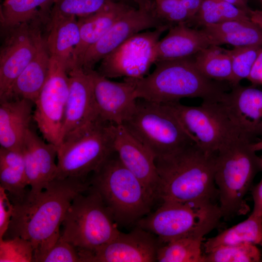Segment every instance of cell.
Segmentation results:
<instances>
[{
    "label": "cell",
    "instance_id": "cell-1",
    "mask_svg": "<svg viewBox=\"0 0 262 262\" xmlns=\"http://www.w3.org/2000/svg\"><path fill=\"white\" fill-rule=\"evenodd\" d=\"M89 186V181L79 179H54L39 194H28L22 202L14 205L6 233L9 238L20 237L30 242L33 256L43 252L59 239L60 227L68 208Z\"/></svg>",
    "mask_w": 262,
    "mask_h": 262
},
{
    "label": "cell",
    "instance_id": "cell-2",
    "mask_svg": "<svg viewBox=\"0 0 262 262\" xmlns=\"http://www.w3.org/2000/svg\"><path fill=\"white\" fill-rule=\"evenodd\" d=\"M216 156L193 143L155 158L159 176L156 198L162 202H214L218 197L214 181Z\"/></svg>",
    "mask_w": 262,
    "mask_h": 262
},
{
    "label": "cell",
    "instance_id": "cell-3",
    "mask_svg": "<svg viewBox=\"0 0 262 262\" xmlns=\"http://www.w3.org/2000/svg\"><path fill=\"white\" fill-rule=\"evenodd\" d=\"M154 71L142 78L131 79L137 98L160 104L183 98H200L218 102L228 91L224 82L210 79L196 66L191 57L159 61Z\"/></svg>",
    "mask_w": 262,
    "mask_h": 262
},
{
    "label": "cell",
    "instance_id": "cell-4",
    "mask_svg": "<svg viewBox=\"0 0 262 262\" xmlns=\"http://www.w3.org/2000/svg\"><path fill=\"white\" fill-rule=\"evenodd\" d=\"M262 170L260 157L252 148V142L243 137L218 151L214 181L222 217L229 219L248 212L249 209L245 198Z\"/></svg>",
    "mask_w": 262,
    "mask_h": 262
},
{
    "label": "cell",
    "instance_id": "cell-5",
    "mask_svg": "<svg viewBox=\"0 0 262 262\" xmlns=\"http://www.w3.org/2000/svg\"><path fill=\"white\" fill-rule=\"evenodd\" d=\"M89 185L100 195L115 222L135 223L150 212L155 198L120 161L115 151L92 174Z\"/></svg>",
    "mask_w": 262,
    "mask_h": 262
},
{
    "label": "cell",
    "instance_id": "cell-6",
    "mask_svg": "<svg viewBox=\"0 0 262 262\" xmlns=\"http://www.w3.org/2000/svg\"><path fill=\"white\" fill-rule=\"evenodd\" d=\"M114 124L98 118L66 137L57 147L55 179L87 180L115 151Z\"/></svg>",
    "mask_w": 262,
    "mask_h": 262
},
{
    "label": "cell",
    "instance_id": "cell-7",
    "mask_svg": "<svg viewBox=\"0 0 262 262\" xmlns=\"http://www.w3.org/2000/svg\"><path fill=\"white\" fill-rule=\"evenodd\" d=\"M60 237L80 252L93 251L119 233L117 223L98 193L90 185L77 195L67 209Z\"/></svg>",
    "mask_w": 262,
    "mask_h": 262
},
{
    "label": "cell",
    "instance_id": "cell-8",
    "mask_svg": "<svg viewBox=\"0 0 262 262\" xmlns=\"http://www.w3.org/2000/svg\"><path fill=\"white\" fill-rule=\"evenodd\" d=\"M222 215L215 202H162L154 212L141 218L137 227L155 235L161 244L186 236L203 238L218 225Z\"/></svg>",
    "mask_w": 262,
    "mask_h": 262
},
{
    "label": "cell",
    "instance_id": "cell-9",
    "mask_svg": "<svg viewBox=\"0 0 262 262\" xmlns=\"http://www.w3.org/2000/svg\"><path fill=\"white\" fill-rule=\"evenodd\" d=\"M155 158L195 143L164 105L138 98L131 115L122 124Z\"/></svg>",
    "mask_w": 262,
    "mask_h": 262
},
{
    "label": "cell",
    "instance_id": "cell-10",
    "mask_svg": "<svg viewBox=\"0 0 262 262\" xmlns=\"http://www.w3.org/2000/svg\"><path fill=\"white\" fill-rule=\"evenodd\" d=\"M164 104L192 140L208 154H214L242 137L219 102L202 101L198 106L180 101Z\"/></svg>",
    "mask_w": 262,
    "mask_h": 262
},
{
    "label": "cell",
    "instance_id": "cell-11",
    "mask_svg": "<svg viewBox=\"0 0 262 262\" xmlns=\"http://www.w3.org/2000/svg\"><path fill=\"white\" fill-rule=\"evenodd\" d=\"M50 57L49 75L34 103L33 119L46 141L57 147L69 93L68 65Z\"/></svg>",
    "mask_w": 262,
    "mask_h": 262
},
{
    "label": "cell",
    "instance_id": "cell-12",
    "mask_svg": "<svg viewBox=\"0 0 262 262\" xmlns=\"http://www.w3.org/2000/svg\"><path fill=\"white\" fill-rule=\"evenodd\" d=\"M170 27L165 25L133 35L101 61L97 71L107 78L139 79L145 77L155 63L160 37Z\"/></svg>",
    "mask_w": 262,
    "mask_h": 262
},
{
    "label": "cell",
    "instance_id": "cell-13",
    "mask_svg": "<svg viewBox=\"0 0 262 262\" xmlns=\"http://www.w3.org/2000/svg\"><path fill=\"white\" fill-rule=\"evenodd\" d=\"M37 22L23 23L5 31L0 52V98L32 61L40 32Z\"/></svg>",
    "mask_w": 262,
    "mask_h": 262
},
{
    "label": "cell",
    "instance_id": "cell-14",
    "mask_svg": "<svg viewBox=\"0 0 262 262\" xmlns=\"http://www.w3.org/2000/svg\"><path fill=\"white\" fill-rule=\"evenodd\" d=\"M161 245L153 234L137 227L93 251L79 253L82 262H153Z\"/></svg>",
    "mask_w": 262,
    "mask_h": 262
},
{
    "label": "cell",
    "instance_id": "cell-15",
    "mask_svg": "<svg viewBox=\"0 0 262 262\" xmlns=\"http://www.w3.org/2000/svg\"><path fill=\"white\" fill-rule=\"evenodd\" d=\"M84 70L92 80L99 117L113 124L122 125L133 113L138 99L132 80L124 78L122 82H113L94 69Z\"/></svg>",
    "mask_w": 262,
    "mask_h": 262
},
{
    "label": "cell",
    "instance_id": "cell-16",
    "mask_svg": "<svg viewBox=\"0 0 262 262\" xmlns=\"http://www.w3.org/2000/svg\"><path fill=\"white\" fill-rule=\"evenodd\" d=\"M68 73L69 93L60 143L70 133L89 126L100 118L97 109L92 80L88 73L78 66L70 67Z\"/></svg>",
    "mask_w": 262,
    "mask_h": 262
},
{
    "label": "cell",
    "instance_id": "cell-17",
    "mask_svg": "<svg viewBox=\"0 0 262 262\" xmlns=\"http://www.w3.org/2000/svg\"><path fill=\"white\" fill-rule=\"evenodd\" d=\"M167 25L151 12L132 8L84 53L80 66L84 69H93L95 65L129 38L142 31Z\"/></svg>",
    "mask_w": 262,
    "mask_h": 262
},
{
    "label": "cell",
    "instance_id": "cell-18",
    "mask_svg": "<svg viewBox=\"0 0 262 262\" xmlns=\"http://www.w3.org/2000/svg\"><path fill=\"white\" fill-rule=\"evenodd\" d=\"M219 102L242 137L254 143L262 136V89L253 84L232 86Z\"/></svg>",
    "mask_w": 262,
    "mask_h": 262
},
{
    "label": "cell",
    "instance_id": "cell-19",
    "mask_svg": "<svg viewBox=\"0 0 262 262\" xmlns=\"http://www.w3.org/2000/svg\"><path fill=\"white\" fill-rule=\"evenodd\" d=\"M21 150L27 181L31 187L28 195H37L55 178L57 147L45 142L30 128L26 134Z\"/></svg>",
    "mask_w": 262,
    "mask_h": 262
},
{
    "label": "cell",
    "instance_id": "cell-20",
    "mask_svg": "<svg viewBox=\"0 0 262 262\" xmlns=\"http://www.w3.org/2000/svg\"><path fill=\"white\" fill-rule=\"evenodd\" d=\"M115 152L123 165L137 177L156 198L159 176L155 156L123 125L114 127Z\"/></svg>",
    "mask_w": 262,
    "mask_h": 262
},
{
    "label": "cell",
    "instance_id": "cell-21",
    "mask_svg": "<svg viewBox=\"0 0 262 262\" xmlns=\"http://www.w3.org/2000/svg\"><path fill=\"white\" fill-rule=\"evenodd\" d=\"M168 30L157 44L155 63L191 57L211 45H215L203 29H193L185 23L172 26Z\"/></svg>",
    "mask_w": 262,
    "mask_h": 262
},
{
    "label": "cell",
    "instance_id": "cell-22",
    "mask_svg": "<svg viewBox=\"0 0 262 262\" xmlns=\"http://www.w3.org/2000/svg\"><path fill=\"white\" fill-rule=\"evenodd\" d=\"M33 105L32 101L25 98L0 99V147L21 150L33 119Z\"/></svg>",
    "mask_w": 262,
    "mask_h": 262
},
{
    "label": "cell",
    "instance_id": "cell-23",
    "mask_svg": "<svg viewBox=\"0 0 262 262\" xmlns=\"http://www.w3.org/2000/svg\"><path fill=\"white\" fill-rule=\"evenodd\" d=\"M50 57L46 38L40 31L34 56L16 79L6 96L0 99L25 98L34 104L47 80Z\"/></svg>",
    "mask_w": 262,
    "mask_h": 262
},
{
    "label": "cell",
    "instance_id": "cell-24",
    "mask_svg": "<svg viewBox=\"0 0 262 262\" xmlns=\"http://www.w3.org/2000/svg\"><path fill=\"white\" fill-rule=\"evenodd\" d=\"M132 8L122 1H115L94 14L79 17L80 39L75 49L71 66H80L86 50Z\"/></svg>",
    "mask_w": 262,
    "mask_h": 262
},
{
    "label": "cell",
    "instance_id": "cell-25",
    "mask_svg": "<svg viewBox=\"0 0 262 262\" xmlns=\"http://www.w3.org/2000/svg\"><path fill=\"white\" fill-rule=\"evenodd\" d=\"M46 45L51 56L65 61L68 70L80 39V26L76 16L50 17Z\"/></svg>",
    "mask_w": 262,
    "mask_h": 262
},
{
    "label": "cell",
    "instance_id": "cell-26",
    "mask_svg": "<svg viewBox=\"0 0 262 262\" xmlns=\"http://www.w3.org/2000/svg\"><path fill=\"white\" fill-rule=\"evenodd\" d=\"M21 150L0 147V186L14 205L22 202L30 190Z\"/></svg>",
    "mask_w": 262,
    "mask_h": 262
},
{
    "label": "cell",
    "instance_id": "cell-27",
    "mask_svg": "<svg viewBox=\"0 0 262 262\" xmlns=\"http://www.w3.org/2000/svg\"><path fill=\"white\" fill-rule=\"evenodd\" d=\"M202 29L215 45L227 44L234 47L262 46V28L250 19L206 25Z\"/></svg>",
    "mask_w": 262,
    "mask_h": 262
},
{
    "label": "cell",
    "instance_id": "cell-28",
    "mask_svg": "<svg viewBox=\"0 0 262 262\" xmlns=\"http://www.w3.org/2000/svg\"><path fill=\"white\" fill-rule=\"evenodd\" d=\"M56 0H4L0 20L5 31L19 25L48 21Z\"/></svg>",
    "mask_w": 262,
    "mask_h": 262
},
{
    "label": "cell",
    "instance_id": "cell-29",
    "mask_svg": "<svg viewBox=\"0 0 262 262\" xmlns=\"http://www.w3.org/2000/svg\"><path fill=\"white\" fill-rule=\"evenodd\" d=\"M251 243L262 246V214L253 211L245 220L209 238L204 244L205 253L220 246Z\"/></svg>",
    "mask_w": 262,
    "mask_h": 262
},
{
    "label": "cell",
    "instance_id": "cell-30",
    "mask_svg": "<svg viewBox=\"0 0 262 262\" xmlns=\"http://www.w3.org/2000/svg\"><path fill=\"white\" fill-rule=\"evenodd\" d=\"M194 56L196 66L204 76L213 80L226 82L230 84L232 69L228 49L219 46L211 45Z\"/></svg>",
    "mask_w": 262,
    "mask_h": 262
},
{
    "label": "cell",
    "instance_id": "cell-31",
    "mask_svg": "<svg viewBox=\"0 0 262 262\" xmlns=\"http://www.w3.org/2000/svg\"><path fill=\"white\" fill-rule=\"evenodd\" d=\"M203 238L186 236L161 245L157 251L159 262H204L201 251Z\"/></svg>",
    "mask_w": 262,
    "mask_h": 262
},
{
    "label": "cell",
    "instance_id": "cell-32",
    "mask_svg": "<svg viewBox=\"0 0 262 262\" xmlns=\"http://www.w3.org/2000/svg\"><path fill=\"white\" fill-rule=\"evenodd\" d=\"M248 14L224 0H203L201 7L190 22L205 26L234 20L250 19Z\"/></svg>",
    "mask_w": 262,
    "mask_h": 262
},
{
    "label": "cell",
    "instance_id": "cell-33",
    "mask_svg": "<svg viewBox=\"0 0 262 262\" xmlns=\"http://www.w3.org/2000/svg\"><path fill=\"white\" fill-rule=\"evenodd\" d=\"M204 262H259L262 254L251 243L220 246L203 254Z\"/></svg>",
    "mask_w": 262,
    "mask_h": 262
},
{
    "label": "cell",
    "instance_id": "cell-34",
    "mask_svg": "<svg viewBox=\"0 0 262 262\" xmlns=\"http://www.w3.org/2000/svg\"><path fill=\"white\" fill-rule=\"evenodd\" d=\"M262 50V46L258 45L237 47L228 50L232 69L231 86L238 85L243 79L248 78Z\"/></svg>",
    "mask_w": 262,
    "mask_h": 262
},
{
    "label": "cell",
    "instance_id": "cell-35",
    "mask_svg": "<svg viewBox=\"0 0 262 262\" xmlns=\"http://www.w3.org/2000/svg\"><path fill=\"white\" fill-rule=\"evenodd\" d=\"M117 0H56L50 17H84L100 10Z\"/></svg>",
    "mask_w": 262,
    "mask_h": 262
},
{
    "label": "cell",
    "instance_id": "cell-36",
    "mask_svg": "<svg viewBox=\"0 0 262 262\" xmlns=\"http://www.w3.org/2000/svg\"><path fill=\"white\" fill-rule=\"evenodd\" d=\"M33 253L31 243L23 238L0 239V262H33Z\"/></svg>",
    "mask_w": 262,
    "mask_h": 262
},
{
    "label": "cell",
    "instance_id": "cell-37",
    "mask_svg": "<svg viewBox=\"0 0 262 262\" xmlns=\"http://www.w3.org/2000/svg\"><path fill=\"white\" fill-rule=\"evenodd\" d=\"M33 262H82L77 248L60 237L49 249L33 257Z\"/></svg>",
    "mask_w": 262,
    "mask_h": 262
},
{
    "label": "cell",
    "instance_id": "cell-38",
    "mask_svg": "<svg viewBox=\"0 0 262 262\" xmlns=\"http://www.w3.org/2000/svg\"><path fill=\"white\" fill-rule=\"evenodd\" d=\"M14 205L5 190L0 186V239L3 238L11 222Z\"/></svg>",
    "mask_w": 262,
    "mask_h": 262
},
{
    "label": "cell",
    "instance_id": "cell-39",
    "mask_svg": "<svg viewBox=\"0 0 262 262\" xmlns=\"http://www.w3.org/2000/svg\"><path fill=\"white\" fill-rule=\"evenodd\" d=\"M251 191L254 202L253 210L262 214V178L258 184L253 186Z\"/></svg>",
    "mask_w": 262,
    "mask_h": 262
},
{
    "label": "cell",
    "instance_id": "cell-40",
    "mask_svg": "<svg viewBox=\"0 0 262 262\" xmlns=\"http://www.w3.org/2000/svg\"><path fill=\"white\" fill-rule=\"evenodd\" d=\"M202 0H180V5L189 13L193 18L199 11Z\"/></svg>",
    "mask_w": 262,
    "mask_h": 262
},
{
    "label": "cell",
    "instance_id": "cell-41",
    "mask_svg": "<svg viewBox=\"0 0 262 262\" xmlns=\"http://www.w3.org/2000/svg\"><path fill=\"white\" fill-rule=\"evenodd\" d=\"M249 16L252 21L262 28V11L250 9L249 12Z\"/></svg>",
    "mask_w": 262,
    "mask_h": 262
},
{
    "label": "cell",
    "instance_id": "cell-42",
    "mask_svg": "<svg viewBox=\"0 0 262 262\" xmlns=\"http://www.w3.org/2000/svg\"><path fill=\"white\" fill-rule=\"evenodd\" d=\"M229 2L238 8L245 11L249 14L250 9L247 4V0H224Z\"/></svg>",
    "mask_w": 262,
    "mask_h": 262
},
{
    "label": "cell",
    "instance_id": "cell-43",
    "mask_svg": "<svg viewBox=\"0 0 262 262\" xmlns=\"http://www.w3.org/2000/svg\"><path fill=\"white\" fill-rule=\"evenodd\" d=\"M138 5V8L151 11L153 0H132Z\"/></svg>",
    "mask_w": 262,
    "mask_h": 262
},
{
    "label": "cell",
    "instance_id": "cell-44",
    "mask_svg": "<svg viewBox=\"0 0 262 262\" xmlns=\"http://www.w3.org/2000/svg\"><path fill=\"white\" fill-rule=\"evenodd\" d=\"M252 147L256 152L258 151H262V135L261 139L259 141L252 143Z\"/></svg>",
    "mask_w": 262,
    "mask_h": 262
},
{
    "label": "cell",
    "instance_id": "cell-45",
    "mask_svg": "<svg viewBox=\"0 0 262 262\" xmlns=\"http://www.w3.org/2000/svg\"><path fill=\"white\" fill-rule=\"evenodd\" d=\"M261 158V165H262V154L261 155V156L260 157Z\"/></svg>",
    "mask_w": 262,
    "mask_h": 262
},
{
    "label": "cell",
    "instance_id": "cell-46",
    "mask_svg": "<svg viewBox=\"0 0 262 262\" xmlns=\"http://www.w3.org/2000/svg\"><path fill=\"white\" fill-rule=\"evenodd\" d=\"M261 84L262 85V74H261Z\"/></svg>",
    "mask_w": 262,
    "mask_h": 262
},
{
    "label": "cell",
    "instance_id": "cell-47",
    "mask_svg": "<svg viewBox=\"0 0 262 262\" xmlns=\"http://www.w3.org/2000/svg\"><path fill=\"white\" fill-rule=\"evenodd\" d=\"M260 0V1L262 5V0Z\"/></svg>",
    "mask_w": 262,
    "mask_h": 262
}]
</instances>
